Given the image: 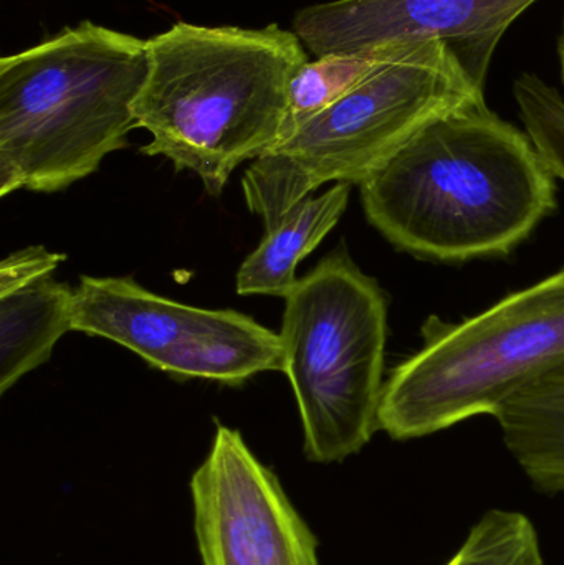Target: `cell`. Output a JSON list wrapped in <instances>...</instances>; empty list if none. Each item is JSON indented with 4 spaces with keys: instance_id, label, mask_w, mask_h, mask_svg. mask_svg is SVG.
<instances>
[{
    "instance_id": "cell-1",
    "label": "cell",
    "mask_w": 564,
    "mask_h": 565,
    "mask_svg": "<svg viewBox=\"0 0 564 565\" xmlns=\"http://www.w3.org/2000/svg\"><path fill=\"white\" fill-rule=\"evenodd\" d=\"M360 191L394 248L460 264L512 254L555 211L558 188L526 131L483 98L427 126Z\"/></svg>"
},
{
    "instance_id": "cell-2",
    "label": "cell",
    "mask_w": 564,
    "mask_h": 565,
    "mask_svg": "<svg viewBox=\"0 0 564 565\" xmlns=\"http://www.w3.org/2000/svg\"><path fill=\"white\" fill-rule=\"evenodd\" d=\"M148 75L135 105L136 128L178 171L199 175L212 198L238 166L270 151L284 128L288 89L308 62L297 33L179 22L146 39Z\"/></svg>"
},
{
    "instance_id": "cell-3",
    "label": "cell",
    "mask_w": 564,
    "mask_h": 565,
    "mask_svg": "<svg viewBox=\"0 0 564 565\" xmlns=\"http://www.w3.org/2000/svg\"><path fill=\"white\" fill-rule=\"evenodd\" d=\"M148 42L93 22L0 60V195L52 194L128 146Z\"/></svg>"
},
{
    "instance_id": "cell-4",
    "label": "cell",
    "mask_w": 564,
    "mask_h": 565,
    "mask_svg": "<svg viewBox=\"0 0 564 565\" xmlns=\"http://www.w3.org/2000/svg\"><path fill=\"white\" fill-rule=\"evenodd\" d=\"M483 88L446 43L413 40L248 166V211L268 232L324 184H363L427 126L486 98Z\"/></svg>"
},
{
    "instance_id": "cell-5",
    "label": "cell",
    "mask_w": 564,
    "mask_h": 565,
    "mask_svg": "<svg viewBox=\"0 0 564 565\" xmlns=\"http://www.w3.org/2000/svg\"><path fill=\"white\" fill-rule=\"evenodd\" d=\"M421 332V349L384 382L380 430L394 440L496 417L523 388L564 365V267L472 318L430 316Z\"/></svg>"
},
{
    "instance_id": "cell-6",
    "label": "cell",
    "mask_w": 564,
    "mask_h": 565,
    "mask_svg": "<svg viewBox=\"0 0 564 565\" xmlns=\"http://www.w3.org/2000/svg\"><path fill=\"white\" fill-rule=\"evenodd\" d=\"M284 372L315 463L360 454L380 430L387 296L341 245L285 298Z\"/></svg>"
},
{
    "instance_id": "cell-7",
    "label": "cell",
    "mask_w": 564,
    "mask_h": 565,
    "mask_svg": "<svg viewBox=\"0 0 564 565\" xmlns=\"http://www.w3.org/2000/svg\"><path fill=\"white\" fill-rule=\"evenodd\" d=\"M189 488L202 565H320L317 536L241 431L219 425Z\"/></svg>"
},
{
    "instance_id": "cell-8",
    "label": "cell",
    "mask_w": 564,
    "mask_h": 565,
    "mask_svg": "<svg viewBox=\"0 0 564 565\" xmlns=\"http://www.w3.org/2000/svg\"><path fill=\"white\" fill-rule=\"evenodd\" d=\"M536 0H331L301 9L294 32L315 55L440 40L479 85L503 33Z\"/></svg>"
},
{
    "instance_id": "cell-9",
    "label": "cell",
    "mask_w": 564,
    "mask_h": 565,
    "mask_svg": "<svg viewBox=\"0 0 564 565\" xmlns=\"http://www.w3.org/2000/svg\"><path fill=\"white\" fill-rule=\"evenodd\" d=\"M214 316L215 309L172 301L132 278L82 277L73 298L72 328L109 339L151 367L185 379Z\"/></svg>"
},
{
    "instance_id": "cell-10",
    "label": "cell",
    "mask_w": 564,
    "mask_h": 565,
    "mask_svg": "<svg viewBox=\"0 0 564 565\" xmlns=\"http://www.w3.org/2000/svg\"><path fill=\"white\" fill-rule=\"evenodd\" d=\"M350 192L351 184H333L318 198L305 199L288 211L238 268V295L287 298L298 280V265L337 227Z\"/></svg>"
},
{
    "instance_id": "cell-11",
    "label": "cell",
    "mask_w": 564,
    "mask_h": 565,
    "mask_svg": "<svg viewBox=\"0 0 564 565\" xmlns=\"http://www.w3.org/2000/svg\"><path fill=\"white\" fill-rule=\"evenodd\" d=\"M493 418L533 487L564 494V365L523 388Z\"/></svg>"
},
{
    "instance_id": "cell-12",
    "label": "cell",
    "mask_w": 564,
    "mask_h": 565,
    "mask_svg": "<svg viewBox=\"0 0 564 565\" xmlns=\"http://www.w3.org/2000/svg\"><path fill=\"white\" fill-rule=\"evenodd\" d=\"M75 289L52 277L0 296V394L49 361L73 331Z\"/></svg>"
},
{
    "instance_id": "cell-13",
    "label": "cell",
    "mask_w": 564,
    "mask_h": 565,
    "mask_svg": "<svg viewBox=\"0 0 564 565\" xmlns=\"http://www.w3.org/2000/svg\"><path fill=\"white\" fill-rule=\"evenodd\" d=\"M411 42L383 43L357 52L328 53L317 56L313 62L308 60L291 78L287 116L277 145L360 85L371 73L396 58Z\"/></svg>"
},
{
    "instance_id": "cell-14",
    "label": "cell",
    "mask_w": 564,
    "mask_h": 565,
    "mask_svg": "<svg viewBox=\"0 0 564 565\" xmlns=\"http://www.w3.org/2000/svg\"><path fill=\"white\" fill-rule=\"evenodd\" d=\"M444 565H545L539 531L519 511H487Z\"/></svg>"
},
{
    "instance_id": "cell-15",
    "label": "cell",
    "mask_w": 564,
    "mask_h": 565,
    "mask_svg": "<svg viewBox=\"0 0 564 565\" xmlns=\"http://www.w3.org/2000/svg\"><path fill=\"white\" fill-rule=\"evenodd\" d=\"M513 96L526 135L553 175L564 182L563 96L533 73H523L515 79Z\"/></svg>"
},
{
    "instance_id": "cell-16",
    "label": "cell",
    "mask_w": 564,
    "mask_h": 565,
    "mask_svg": "<svg viewBox=\"0 0 564 565\" xmlns=\"http://www.w3.org/2000/svg\"><path fill=\"white\" fill-rule=\"evenodd\" d=\"M65 260V254H55L45 247H29L10 254L0 264V296L10 295L43 278L52 277L53 271Z\"/></svg>"
},
{
    "instance_id": "cell-17",
    "label": "cell",
    "mask_w": 564,
    "mask_h": 565,
    "mask_svg": "<svg viewBox=\"0 0 564 565\" xmlns=\"http://www.w3.org/2000/svg\"><path fill=\"white\" fill-rule=\"evenodd\" d=\"M560 60H562V75H563V82H564V29H563V36H562V45H560Z\"/></svg>"
}]
</instances>
